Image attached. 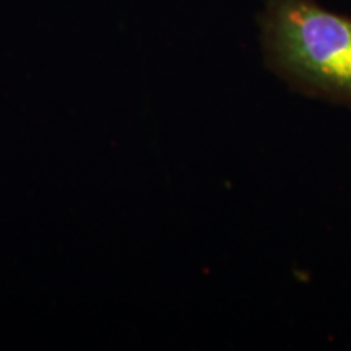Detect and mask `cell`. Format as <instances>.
I'll return each mask as SVG.
<instances>
[{"label":"cell","mask_w":351,"mask_h":351,"mask_svg":"<svg viewBox=\"0 0 351 351\" xmlns=\"http://www.w3.org/2000/svg\"><path fill=\"white\" fill-rule=\"evenodd\" d=\"M271 72L300 93L351 108V19L315 0H267L258 19Z\"/></svg>","instance_id":"obj_1"}]
</instances>
